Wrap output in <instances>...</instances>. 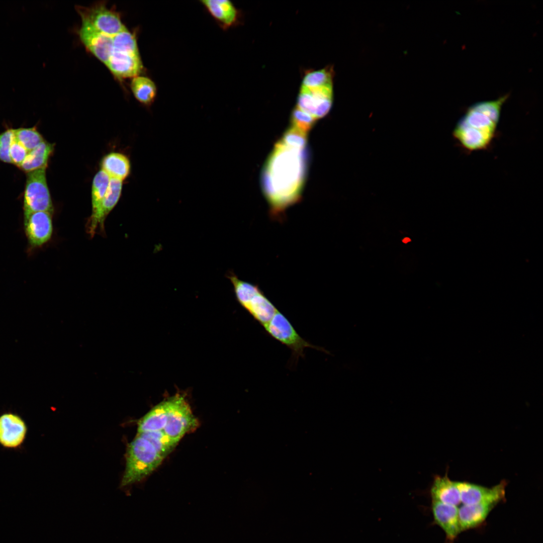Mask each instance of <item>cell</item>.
<instances>
[{"label": "cell", "instance_id": "5", "mask_svg": "<svg viewBox=\"0 0 543 543\" xmlns=\"http://www.w3.org/2000/svg\"><path fill=\"white\" fill-rule=\"evenodd\" d=\"M263 327L271 337L287 346L295 358L304 356V349L307 347L326 352L324 348L314 346L302 338L288 319L279 311Z\"/></svg>", "mask_w": 543, "mask_h": 543}, {"label": "cell", "instance_id": "27", "mask_svg": "<svg viewBox=\"0 0 543 543\" xmlns=\"http://www.w3.org/2000/svg\"><path fill=\"white\" fill-rule=\"evenodd\" d=\"M113 50L139 54L135 36L126 28L113 36Z\"/></svg>", "mask_w": 543, "mask_h": 543}, {"label": "cell", "instance_id": "15", "mask_svg": "<svg viewBox=\"0 0 543 543\" xmlns=\"http://www.w3.org/2000/svg\"><path fill=\"white\" fill-rule=\"evenodd\" d=\"M118 78L134 77L143 69L140 54L127 53L113 50L106 64Z\"/></svg>", "mask_w": 543, "mask_h": 543}, {"label": "cell", "instance_id": "33", "mask_svg": "<svg viewBox=\"0 0 543 543\" xmlns=\"http://www.w3.org/2000/svg\"><path fill=\"white\" fill-rule=\"evenodd\" d=\"M28 153V150L14 137L10 150L12 163L19 167Z\"/></svg>", "mask_w": 543, "mask_h": 543}, {"label": "cell", "instance_id": "1", "mask_svg": "<svg viewBox=\"0 0 543 543\" xmlns=\"http://www.w3.org/2000/svg\"><path fill=\"white\" fill-rule=\"evenodd\" d=\"M306 148L287 146L279 140L261 173V186L270 217L281 221L286 210L301 198L307 169Z\"/></svg>", "mask_w": 543, "mask_h": 543}, {"label": "cell", "instance_id": "7", "mask_svg": "<svg viewBox=\"0 0 543 543\" xmlns=\"http://www.w3.org/2000/svg\"><path fill=\"white\" fill-rule=\"evenodd\" d=\"M198 424L188 403L180 395L174 396V402L166 424L162 430L177 444L187 433L196 428Z\"/></svg>", "mask_w": 543, "mask_h": 543}, {"label": "cell", "instance_id": "25", "mask_svg": "<svg viewBox=\"0 0 543 543\" xmlns=\"http://www.w3.org/2000/svg\"><path fill=\"white\" fill-rule=\"evenodd\" d=\"M333 67L327 66L319 70L306 71L302 78V86L313 87L333 85Z\"/></svg>", "mask_w": 543, "mask_h": 543}, {"label": "cell", "instance_id": "3", "mask_svg": "<svg viewBox=\"0 0 543 543\" xmlns=\"http://www.w3.org/2000/svg\"><path fill=\"white\" fill-rule=\"evenodd\" d=\"M164 459L148 439L137 434L127 447L126 468L121 487H126L140 481L154 471Z\"/></svg>", "mask_w": 543, "mask_h": 543}, {"label": "cell", "instance_id": "13", "mask_svg": "<svg viewBox=\"0 0 543 543\" xmlns=\"http://www.w3.org/2000/svg\"><path fill=\"white\" fill-rule=\"evenodd\" d=\"M79 35L88 51L106 65L113 49V36L102 33L84 23H82Z\"/></svg>", "mask_w": 543, "mask_h": 543}, {"label": "cell", "instance_id": "24", "mask_svg": "<svg viewBox=\"0 0 543 543\" xmlns=\"http://www.w3.org/2000/svg\"><path fill=\"white\" fill-rule=\"evenodd\" d=\"M228 278L233 286L237 301L244 309L251 300L261 291L258 285L240 280L234 273H230Z\"/></svg>", "mask_w": 543, "mask_h": 543}, {"label": "cell", "instance_id": "17", "mask_svg": "<svg viewBox=\"0 0 543 543\" xmlns=\"http://www.w3.org/2000/svg\"><path fill=\"white\" fill-rule=\"evenodd\" d=\"M174 402V396L154 406L138 423L137 433L162 430L165 426Z\"/></svg>", "mask_w": 543, "mask_h": 543}, {"label": "cell", "instance_id": "16", "mask_svg": "<svg viewBox=\"0 0 543 543\" xmlns=\"http://www.w3.org/2000/svg\"><path fill=\"white\" fill-rule=\"evenodd\" d=\"M209 14L220 27L227 30L238 24L241 12L228 0H202L200 1Z\"/></svg>", "mask_w": 543, "mask_h": 543}, {"label": "cell", "instance_id": "19", "mask_svg": "<svg viewBox=\"0 0 543 543\" xmlns=\"http://www.w3.org/2000/svg\"><path fill=\"white\" fill-rule=\"evenodd\" d=\"M496 505L491 503L463 504L458 509L461 531L476 527L482 523Z\"/></svg>", "mask_w": 543, "mask_h": 543}, {"label": "cell", "instance_id": "2", "mask_svg": "<svg viewBox=\"0 0 543 543\" xmlns=\"http://www.w3.org/2000/svg\"><path fill=\"white\" fill-rule=\"evenodd\" d=\"M501 110L499 105L492 101L471 106L455 125L453 137L468 152L487 149L495 137Z\"/></svg>", "mask_w": 543, "mask_h": 543}, {"label": "cell", "instance_id": "8", "mask_svg": "<svg viewBox=\"0 0 543 543\" xmlns=\"http://www.w3.org/2000/svg\"><path fill=\"white\" fill-rule=\"evenodd\" d=\"M23 229L27 241V253L32 254L51 238L52 214L40 211L23 215Z\"/></svg>", "mask_w": 543, "mask_h": 543}, {"label": "cell", "instance_id": "12", "mask_svg": "<svg viewBox=\"0 0 543 543\" xmlns=\"http://www.w3.org/2000/svg\"><path fill=\"white\" fill-rule=\"evenodd\" d=\"M122 180L111 178L105 196L98 211L91 215L87 222V233L91 237L96 233L97 229L104 232V222L109 213L118 203L122 192Z\"/></svg>", "mask_w": 543, "mask_h": 543}, {"label": "cell", "instance_id": "4", "mask_svg": "<svg viewBox=\"0 0 543 543\" xmlns=\"http://www.w3.org/2000/svg\"><path fill=\"white\" fill-rule=\"evenodd\" d=\"M46 169L27 173L23 197V215L35 212H53V206L47 186Z\"/></svg>", "mask_w": 543, "mask_h": 543}, {"label": "cell", "instance_id": "14", "mask_svg": "<svg viewBox=\"0 0 543 543\" xmlns=\"http://www.w3.org/2000/svg\"><path fill=\"white\" fill-rule=\"evenodd\" d=\"M431 510L434 522L445 533L448 543H452L461 532L457 506L432 500Z\"/></svg>", "mask_w": 543, "mask_h": 543}, {"label": "cell", "instance_id": "29", "mask_svg": "<svg viewBox=\"0 0 543 543\" xmlns=\"http://www.w3.org/2000/svg\"><path fill=\"white\" fill-rule=\"evenodd\" d=\"M137 434H140L148 439L164 458L173 450L177 444L167 436L162 430L145 432Z\"/></svg>", "mask_w": 543, "mask_h": 543}, {"label": "cell", "instance_id": "26", "mask_svg": "<svg viewBox=\"0 0 543 543\" xmlns=\"http://www.w3.org/2000/svg\"><path fill=\"white\" fill-rule=\"evenodd\" d=\"M110 177L103 170H100L95 176L92 186V213L95 214L99 210L107 192Z\"/></svg>", "mask_w": 543, "mask_h": 543}, {"label": "cell", "instance_id": "21", "mask_svg": "<svg viewBox=\"0 0 543 543\" xmlns=\"http://www.w3.org/2000/svg\"><path fill=\"white\" fill-rule=\"evenodd\" d=\"M245 309L262 326L268 323L278 311L262 291L251 300Z\"/></svg>", "mask_w": 543, "mask_h": 543}, {"label": "cell", "instance_id": "9", "mask_svg": "<svg viewBox=\"0 0 543 543\" xmlns=\"http://www.w3.org/2000/svg\"><path fill=\"white\" fill-rule=\"evenodd\" d=\"M333 100V85L313 87L301 85L296 106L317 120L329 113Z\"/></svg>", "mask_w": 543, "mask_h": 543}, {"label": "cell", "instance_id": "28", "mask_svg": "<svg viewBox=\"0 0 543 543\" xmlns=\"http://www.w3.org/2000/svg\"><path fill=\"white\" fill-rule=\"evenodd\" d=\"M14 137L27 150L30 151L44 141L36 127L14 129Z\"/></svg>", "mask_w": 543, "mask_h": 543}, {"label": "cell", "instance_id": "30", "mask_svg": "<svg viewBox=\"0 0 543 543\" xmlns=\"http://www.w3.org/2000/svg\"><path fill=\"white\" fill-rule=\"evenodd\" d=\"M279 141L289 147L304 149L307 145V134L291 126Z\"/></svg>", "mask_w": 543, "mask_h": 543}, {"label": "cell", "instance_id": "20", "mask_svg": "<svg viewBox=\"0 0 543 543\" xmlns=\"http://www.w3.org/2000/svg\"><path fill=\"white\" fill-rule=\"evenodd\" d=\"M54 150V144L44 141L28 152L19 168L26 173L41 168H46L49 159Z\"/></svg>", "mask_w": 543, "mask_h": 543}, {"label": "cell", "instance_id": "6", "mask_svg": "<svg viewBox=\"0 0 543 543\" xmlns=\"http://www.w3.org/2000/svg\"><path fill=\"white\" fill-rule=\"evenodd\" d=\"M76 10L82 23L86 24L99 32L113 36L125 29L120 15L109 9L103 2L89 7L77 6Z\"/></svg>", "mask_w": 543, "mask_h": 543}, {"label": "cell", "instance_id": "22", "mask_svg": "<svg viewBox=\"0 0 543 543\" xmlns=\"http://www.w3.org/2000/svg\"><path fill=\"white\" fill-rule=\"evenodd\" d=\"M102 170L110 178L121 180L125 179L129 174L130 163L128 157L125 155L112 152L106 155L101 162Z\"/></svg>", "mask_w": 543, "mask_h": 543}, {"label": "cell", "instance_id": "11", "mask_svg": "<svg viewBox=\"0 0 543 543\" xmlns=\"http://www.w3.org/2000/svg\"><path fill=\"white\" fill-rule=\"evenodd\" d=\"M27 432V424L19 414L8 412L0 415V445L5 448H20L26 439Z\"/></svg>", "mask_w": 543, "mask_h": 543}, {"label": "cell", "instance_id": "32", "mask_svg": "<svg viewBox=\"0 0 543 543\" xmlns=\"http://www.w3.org/2000/svg\"><path fill=\"white\" fill-rule=\"evenodd\" d=\"M14 137V129L9 128L0 133V161L12 163L10 155L11 144Z\"/></svg>", "mask_w": 543, "mask_h": 543}, {"label": "cell", "instance_id": "18", "mask_svg": "<svg viewBox=\"0 0 543 543\" xmlns=\"http://www.w3.org/2000/svg\"><path fill=\"white\" fill-rule=\"evenodd\" d=\"M432 500L457 506L461 503V496L457 482L451 480L447 475L435 476L430 488Z\"/></svg>", "mask_w": 543, "mask_h": 543}, {"label": "cell", "instance_id": "34", "mask_svg": "<svg viewBox=\"0 0 543 543\" xmlns=\"http://www.w3.org/2000/svg\"><path fill=\"white\" fill-rule=\"evenodd\" d=\"M410 240V239L407 237V238H404L403 239V241L404 243H407V242H409Z\"/></svg>", "mask_w": 543, "mask_h": 543}, {"label": "cell", "instance_id": "10", "mask_svg": "<svg viewBox=\"0 0 543 543\" xmlns=\"http://www.w3.org/2000/svg\"><path fill=\"white\" fill-rule=\"evenodd\" d=\"M506 485L505 480H502L499 484L491 488L466 482H457L461 501L465 505L481 503L497 504L505 499Z\"/></svg>", "mask_w": 543, "mask_h": 543}, {"label": "cell", "instance_id": "31", "mask_svg": "<svg viewBox=\"0 0 543 543\" xmlns=\"http://www.w3.org/2000/svg\"><path fill=\"white\" fill-rule=\"evenodd\" d=\"M316 119L296 106L291 115V126L308 133L315 124Z\"/></svg>", "mask_w": 543, "mask_h": 543}, {"label": "cell", "instance_id": "23", "mask_svg": "<svg viewBox=\"0 0 543 543\" xmlns=\"http://www.w3.org/2000/svg\"><path fill=\"white\" fill-rule=\"evenodd\" d=\"M131 89L135 98L145 106H150L155 101L157 89L155 82L150 78L137 76L133 78Z\"/></svg>", "mask_w": 543, "mask_h": 543}]
</instances>
